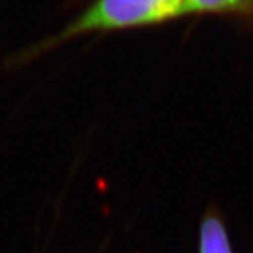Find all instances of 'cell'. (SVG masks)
<instances>
[{"label":"cell","mask_w":253,"mask_h":253,"mask_svg":"<svg viewBox=\"0 0 253 253\" xmlns=\"http://www.w3.org/2000/svg\"><path fill=\"white\" fill-rule=\"evenodd\" d=\"M186 15V0H93L58 32L25 49L19 60L32 61L87 34L156 26Z\"/></svg>","instance_id":"6da1fadb"},{"label":"cell","mask_w":253,"mask_h":253,"mask_svg":"<svg viewBox=\"0 0 253 253\" xmlns=\"http://www.w3.org/2000/svg\"><path fill=\"white\" fill-rule=\"evenodd\" d=\"M237 15L253 22V0H186V15Z\"/></svg>","instance_id":"7a4b0ae2"},{"label":"cell","mask_w":253,"mask_h":253,"mask_svg":"<svg viewBox=\"0 0 253 253\" xmlns=\"http://www.w3.org/2000/svg\"><path fill=\"white\" fill-rule=\"evenodd\" d=\"M200 253H232L226 227L215 213L205 215L202 221Z\"/></svg>","instance_id":"3957f363"}]
</instances>
